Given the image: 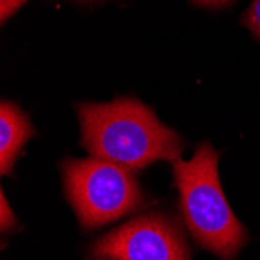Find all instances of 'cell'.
I'll list each match as a JSON object with an SVG mask.
<instances>
[{"label": "cell", "instance_id": "9c48e42d", "mask_svg": "<svg viewBox=\"0 0 260 260\" xmlns=\"http://www.w3.org/2000/svg\"><path fill=\"white\" fill-rule=\"evenodd\" d=\"M195 4L201 5V7H209V8H217V7H223L226 4H229L231 0H193Z\"/></svg>", "mask_w": 260, "mask_h": 260}, {"label": "cell", "instance_id": "52a82bcc", "mask_svg": "<svg viewBox=\"0 0 260 260\" xmlns=\"http://www.w3.org/2000/svg\"><path fill=\"white\" fill-rule=\"evenodd\" d=\"M0 204H2V207H0V228H2L4 232H7L16 228V217L5 200L4 192H2V197H0Z\"/></svg>", "mask_w": 260, "mask_h": 260}, {"label": "cell", "instance_id": "ba28073f", "mask_svg": "<svg viewBox=\"0 0 260 260\" xmlns=\"http://www.w3.org/2000/svg\"><path fill=\"white\" fill-rule=\"evenodd\" d=\"M27 0H0V17L2 22L10 19Z\"/></svg>", "mask_w": 260, "mask_h": 260}, {"label": "cell", "instance_id": "3957f363", "mask_svg": "<svg viewBox=\"0 0 260 260\" xmlns=\"http://www.w3.org/2000/svg\"><path fill=\"white\" fill-rule=\"evenodd\" d=\"M67 198L83 228L93 229L129 215L144 206V197L131 169L87 157L62 165Z\"/></svg>", "mask_w": 260, "mask_h": 260}, {"label": "cell", "instance_id": "5b68a950", "mask_svg": "<svg viewBox=\"0 0 260 260\" xmlns=\"http://www.w3.org/2000/svg\"><path fill=\"white\" fill-rule=\"evenodd\" d=\"M35 129L28 117L11 102L0 105V172L8 175L23 145L31 139Z\"/></svg>", "mask_w": 260, "mask_h": 260}, {"label": "cell", "instance_id": "277c9868", "mask_svg": "<svg viewBox=\"0 0 260 260\" xmlns=\"http://www.w3.org/2000/svg\"><path fill=\"white\" fill-rule=\"evenodd\" d=\"M92 254L106 260H190L182 232L160 214L137 217L106 234Z\"/></svg>", "mask_w": 260, "mask_h": 260}, {"label": "cell", "instance_id": "8992f818", "mask_svg": "<svg viewBox=\"0 0 260 260\" xmlns=\"http://www.w3.org/2000/svg\"><path fill=\"white\" fill-rule=\"evenodd\" d=\"M243 23L251 30V33L260 39V0H254L248 13L243 16Z\"/></svg>", "mask_w": 260, "mask_h": 260}, {"label": "cell", "instance_id": "7a4b0ae2", "mask_svg": "<svg viewBox=\"0 0 260 260\" xmlns=\"http://www.w3.org/2000/svg\"><path fill=\"white\" fill-rule=\"evenodd\" d=\"M218 156L206 142L188 162L173 160V176L182 217L193 239L220 258L231 260L246 243L248 234L223 193Z\"/></svg>", "mask_w": 260, "mask_h": 260}, {"label": "cell", "instance_id": "6da1fadb", "mask_svg": "<svg viewBox=\"0 0 260 260\" xmlns=\"http://www.w3.org/2000/svg\"><path fill=\"white\" fill-rule=\"evenodd\" d=\"M78 119L83 147L93 157L134 170L156 160L173 162L181 156V137L134 99L80 105Z\"/></svg>", "mask_w": 260, "mask_h": 260}]
</instances>
